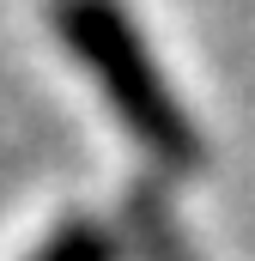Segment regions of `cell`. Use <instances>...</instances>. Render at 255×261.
Masks as SVG:
<instances>
[{
  "mask_svg": "<svg viewBox=\"0 0 255 261\" xmlns=\"http://www.w3.org/2000/svg\"><path fill=\"white\" fill-rule=\"evenodd\" d=\"M55 31H61L67 55L97 79L104 103L116 110V122L134 134L146 158H158L164 170L200 164V134L122 0H55Z\"/></svg>",
  "mask_w": 255,
  "mask_h": 261,
  "instance_id": "1",
  "label": "cell"
},
{
  "mask_svg": "<svg viewBox=\"0 0 255 261\" xmlns=\"http://www.w3.org/2000/svg\"><path fill=\"white\" fill-rule=\"evenodd\" d=\"M31 261H116V243L97 225H67L49 249H37Z\"/></svg>",
  "mask_w": 255,
  "mask_h": 261,
  "instance_id": "2",
  "label": "cell"
}]
</instances>
